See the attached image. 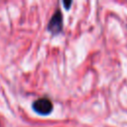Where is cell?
I'll return each instance as SVG.
<instances>
[{
    "label": "cell",
    "instance_id": "cell-1",
    "mask_svg": "<svg viewBox=\"0 0 127 127\" xmlns=\"http://www.w3.org/2000/svg\"><path fill=\"white\" fill-rule=\"evenodd\" d=\"M33 109L41 115H48L53 110V103L49 98L42 97L34 101Z\"/></svg>",
    "mask_w": 127,
    "mask_h": 127
},
{
    "label": "cell",
    "instance_id": "cell-2",
    "mask_svg": "<svg viewBox=\"0 0 127 127\" xmlns=\"http://www.w3.org/2000/svg\"><path fill=\"white\" fill-rule=\"evenodd\" d=\"M63 29V16L61 11L58 9L54 13L48 24V30L53 34H59Z\"/></svg>",
    "mask_w": 127,
    "mask_h": 127
},
{
    "label": "cell",
    "instance_id": "cell-3",
    "mask_svg": "<svg viewBox=\"0 0 127 127\" xmlns=\"http://www.w3.org/2000/svg\"><path fill=\"white\" fill-rule=\"evenodd\" d=\"M63 4H64V6L66 9H68L69 6L71 5V2H70V1H68V2H65V1H64V2H63Z\"/></svg>",
    "mask_w": 127,
    "mask_h": 127
}]
</instances>
